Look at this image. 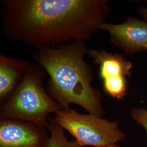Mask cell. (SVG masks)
<instances>
[{"mask_svg": "<svg viewBox=\"0 0 147 147\" xmlns=\"http://www.w3.org/2000/svg\"><path fill=\"white\" fill-rule=\"evenodd\" d=\"M52 119L68 132L81 147H107L126 139L118 121L102 117L82 114L71 109L58 111Z\"/></svg>", "mask_w": 147, "mask_h": 147, "instance_id": "cell-4", "label": "cell"}, {"mask_svg": "<svg viewBox=\"0 0 147 147\" xmlns=\"http://www.w3.org/2000/svg\"><path fill=\"white\" fill-rule=\"evenodd\" d=\"M3 30L37 49L90 40L109 11L105 0H3Z\"/></svg>", "mask_w": 147, "mask_h": 147, "instance_id": "cell-1", "label": "cell"}, {"mask_svg": "<svg viewBox=\"0 0 147 147\" xmlns=\"http://www.w3.org/2000/svg\"><path fill=\"white\" fill-rule=\"evenodd\" d=\"M88 51L84 42H74L37 49L32 57L48 74L45 89L62 110H71L72 104L102 117L101 93L92 85L93 73L84 59Z\"/></svg>", "mask_w": 147, "mask_h": 147, "instance_id": "cell-2", "label": "cell"}, {"mask_svg": "<svg viewBox=\"0 0 147 147\" xmlns=\"http://www.w3.org/2000/svg\"><path fill=\"white\" fill-rule=\"evenodd\" d=\"M50 137L47 147H81L76 140H69L61 126L49 117Z\"/></svg>", "mask_w": 147, "mask_h": 147, "instance_id": "cell-9", "label": "cell"}, {"mask_svg": "<svg viewBox=\"0 0 147 147\" xmlns=\"http://www.w3.org/2000/svg\"><path fill=\"white\" fill-rule=\"evenodd\" d=\"M105 147H119V146H118L117 144H113V145H111V146H109Z\"/></svg>", "mask_w": 147, "mask_h": 147, "instance_id": "cell-12", "label": "cell"}, {"mask_svg": "<svg viewBox=\"0 0 147 147\" xmlns=\"http://www.w3.org/2000/svg\"><path fill=\"white\" fill-rule=\"evenodd\" d=\"M49 130L26 121L0 119V147H47Z\"/></svg>", "mask_w": 147, "mask_h": 147, "instance_id": "cell-6", "label": "cell"}, {"mask_svg": "<svg viewBox=\"0 0 147 147\" xmlns=\"http://www.w3.org/2000/svg\"><path fill=\"white\" fill-rule=\"evenodd\" d=\"M28 63L20 58L0 55V104L10 97L20 83Z\"/></svg>", "mask_w": 147, "mask_h": 147, "instance_id": "cell-8", "label": "cell"}, {"mask_svg": "<svg viewBox=\"0 0 147 147\" xmlns=\"http://www.w3.org/2000/svg\"><path fill=\"white\" fill-rule=\"evenodd\" d=\"M46 75L39 65L28 63L20 83L10 97L0 104V119L26 121L49 129V115L62 107L43 85Z\"/></svg>", "mask_w": 147, "mask_h": 147, "instance_id": "cell-3", "label": "cell"}, {"mask_svg": "<svg viewBox=\"0 0 147 147\" xmlns=\"http://www.w3.org/2000/svg\"><path fill=\"white\" fill-rule=\"evenodd\" d=\"M138 11L144 19V20L147 21V8L144 7H140L138 8Z\"/></svg>", "mask_w": 147, "mask_h": 147, "instance_id": "cell-11", "label": "cell"}, {"mask_svg": "<svg viewBox=\"0 0 147 147\" xmlns=\"http://www.w3.org/2000/svg\"><path fill=\"white\" fill-rule=\"evenodd\" d=\"M132 118L143 126L147 132V110L142 107L134 108L131 111Z\"/></svg>", "mask_w": 147, "mask_h": 147, "instance_id": "cell-10", "label": "cell"}, {"mask_svg": "<svg viewBox=\"0 0 147 147\" xmlns=\"http://www.w3.org/2000/svg\"><path fill=\"white\" fill-rule=\"evenodd\" d=\"M100 30L107 32L111 42L124 52L132 55L145 50L147 45V21L128 18L121 24L104 22Z\"/></svg>", "mask_w": 147, "mask_h": 147, "instance_id": "cell-7", "label": "cell"}, {"mask_svg": "<svg viewBox=\"0 0 147 147\" xmlns=\"http://www.w3.org/2000/svg\"><path fill=\"white\" fill-rule=\"evenodd\" d=\"M88 55L99 65L103 89L111 97L121 99L127 92L125 77L131 75L134 64L117 53L88 49Z\"/></svg>", "mask_w": 147, "mask_h": 147, "instance_id": "cell-5", "label": "cell"}, {"mask_svg": "<svg viewBox=\"0 0 147 147\" xmlns=\"http://www.w3.org/2000/svg\"><path fill=\"white\" fill-rule=\"evenodd\" d=\"M145 50H147V47H146V49H145Z\"/></svg>", "mask_w": 147, "mask_h": 147, "instance_id": "cell-13", "label": "cell"}]
</instances>
